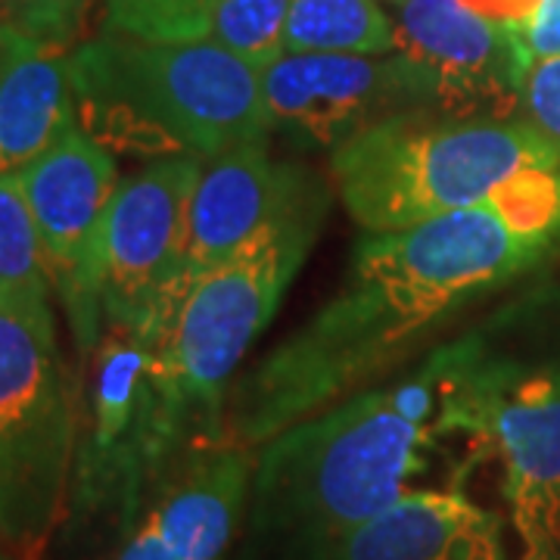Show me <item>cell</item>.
<instances>
[{"label": "cell", "instance_id": "cell-1", "mask_svg": "<svg viewBox=\"0 0 560 560\" xmlns=\"http://www.w3.org/2000/svg\"><path fill=\"white\" fill-rule=\"evenodd\" d=\"M548 249L511 231L489 206L396 234H368L337 296L228 396L231 445H261L349 399L464 305L529 271Z\"/></svg>", "mask_w": 560, "mask_h": 560}, {"label": "cell", "instance_id": "cell-2", "mask_svg": "<svg viewBox=\"0 0 560 560\" xmlns=\"http://www.w3.org/2000/svg\"><path fill=\"white\" fill-rule=\"evenodd\" d=\"M474 349H436L418 371L383 389H361L265 442L253 492L261 526L327 545L405 495L442 436V408Z\"/></svg>", "mask_w": 560, "mask_h": 560}, {"label": "cell", "instance_id": "cell-3", "mask_svg": "<svg viewBox=\"0 0 560 560\" xmlns=\"http://www.w3.org/2000/svg\"><path fill=\"white\" fill-rule=\"evenodd\" d=\"M79 125L103 147L131 153L215 160L268 140L261 69L215 40L103 38L69 54Z\"/></svg>", "mask_w": 560, "mask_h": 560}, {"label": "cell", "instance_id": "cell-4", "mask_svg": "<svg viewBox=\"0 0 560 560\" xmlns=\"http://www.w3.org/2000/svg\"><path fill=\"white\" fill-rule=\"evenodd\" d=\"M560 150L526 119L420 109L346 140L330 178L364 234H396L489 200Z\"/></svg>", "mask_w": 560, "mask_h": 560}, {"label": "cell", "instance_id": "cell-5", "mask_svg": "<svg viewBox=\"0 0 560 560\" xmlns=\"http://www.w3.org/2000/svg\"><path fill=\"white\" fill-rule=\"evenodd\" d=\"M324 215L327 209H315L261 231L180 293L160 337L147 342L150 460L162 458L190 423L206 427L221 418L224 386L275 318Z\"/></svg>", "mask_w": 560, "mask_h": 560}, {"label": "cell", "instance_id": "cell-6", "mask_svg": "<svg viewBox=\"0 0 560 560\" xmlns=\"http://www.w3.org/2000/svg\"><path fill=\"white\" fill-rule=\"evenodd\" d=\"M75 433L54 318L0 312V541L20 558H38L66 511Z\"/></svg>", "mask_w": 560, "mask_h": 560}, {"label": "cell", "instance_id": "cell-7", "mask_svg": "<svg viewBox=\"0 0 560 560\" xmlns=\"http://www.w3.org/2000/svg\"><path fill=\"white\" fill-rule=\"evenodd\" d=\"M442 433H467L499 452L521 560L558 558L560 355H492L474 337L442 408Z\"/></svg>", "mask_w": 560, "mask_h": 560}, {"label": "cell", "instance_id": "cell-8", "mask_svg": "<svg viewBox=\"0 0 560 560\" xmlns=\"http://www.w3.org/2000/svg\"><path fill=\"white\" fill-rule=\"evenodd\" d=\"M202 160L162 156L119 180L103 221V315L116 334L153 342L184 293L187 206Z\"/></svg>", "mask_w": 560, "mask_h": 560}, {"label": "cell", "instance_id": "cell-9", "mask_svg": "<svg viewBox=\"0 0 560 560\" xmlns=\"http://www.w3.org/2000/svg\"><path fill=\"white\" fill-rule=\"evenodd\" d=\"M271 131L308 150H340L383 121L442 109L433 79L401 54H280L261 69Z\"/></svg>", "mask_w": 560, "mask_h": 560}, {"label": "cell", "instance_id": "cell-10", "mask_svg": "<svg viewBox=\"0 0 560 560\" xmlns=\"http://www.w3.org/2000/svg\"><path fill=\"white\" fill-rule=\"evenodd\" d=\"M20 178L38 231L40 256L69 315L72 334L88 352L101 340L103 221L119 187L113 153L81 125L28 162Z\"/></svg>", "mask_w": 560, "mask_h": 560}, {"label": "cell", "instance_id": "cell-11", "mask_svg": "<svg viewBox=\"0 0 560 560\" xmlns=\"http://www.w3.org/2000/svg\"><path fill=\"white\" fill-rule=\"evenodd\" d=\"M330 194L315 172L278 162L268 140L241 143L200 165L187 206L184 290L241 253L261 231L280 221L327 209Z\"/></svg>", "mask_w": 560, "mask_h": 560}, {"label": "cell", "instance_id": "cell-12", "mask_svg": "<svg viewBox=\"0 0 560 560\" xmlns=\"http://www.w3.org/2000/svg\"><path fill=\"white\" fill-rule=\"evenodd\" d=\"M396 54L418 62L445 113L517 119L526 62L514 38L460 0L396 3Z\"/></svg>", "mask_w": 560, "mask_h": 560}, {"label": "cell", "instance_id": "cell-13", "mask_svg": "<svg viewBox=\"0 0 560 560\" xmlns=\"http://www.w3.org/2000/svg\"><path fill=\"white\" fill-rule=\"evenodd\" d=\"M320 560H504L499 521L458 489L405 492L320 545Z\"/></svg>", "mask_w": 560, "mask_h": 560}, {"label": "cell", "instance_id": "cell-14", "mask_svg": "<svg viewBox=\"0 0 560 560\" xmlns=\"http://www.w3.org/2000/svg\"><path fill=\"white\" fill-rule=\"evenodd\" d=\"M75 125L69 54L0 28V172H22Z\"/></svg>", "mask_w": 560, "mask_h": 560}, {"label": "cell", "instance_id": "cell-15", "mask_svg": "<svg viewBox=\"0 0 560 560\" xmlns=\"http://www.w3.org/2000/svg\"><path fill=\"white\" fill-rule=\"evenodd\" d=\"M253 464L241 445L197 460L147 521L180 560H221L249 489Z\"/></svg>", "mask_w": 560, "mask_h": 560}, {"label": "cell", "instance_id": "cell-16", "mask_svg": "<svg viewBox=\"0 0 560 560\" xmlns=\"http://www.w3.org/2000/svg\"><path fill=\"white\" fill-rule=\"evenodd\" d=\"M147 342L128 334H116L103 346L97 386H94V436H91V470H101L106 460L125 464L121 442L135 440L140 458L147 455Z\"/></svg>", "mask_w": 560, "mask_h": 560}, {"label": "cell", "instance_id": "cell-17", "mask_svg": "<svg viewBox=\"0 0 560 560\" xmlns=\"http://www.w3.org/2000/svg\"><path fill=\"white\" fill-rule=\"evenodd\" d=\"M396 20L381 0H290L283 54H393Z\"/></svg>", "mask_w": 560, "mask_h": 560}, {"label": "cell", "instance_id": "cell-18", "mask_svg": "<svg viewBox=\"0 0 560 560\" xmlns=\"http://www.w3.org/2000/svg\"><path fill=\"white\" fill-rule=\"evenodd\" d=\"M0 312L47 320L50 275L16 172H0Z\"/></svg>", "mask_w": 560, "mask_h": 560}, {"label": "cell", "instance_id": "cell-19", "mask_svg": "<svg viewBox=\"0 0 560 560\" xmlns=\"http://www.w3.org/2000/svg\"><path fill=\"white\" fill-rule=\"evenodd\" d=\"M215 0H103L106 35L156 44L209 38Z\"/></svg>", "mask_w": 560, "mask_h": 560}, {"label": "cell", "instance_id": "cell-20", "mask_svg": "<svg viewBox=\"0 0 560 560\" xmlns=\"http://www.w3.org/2000/svg\"><path fill=\"white\" fill-rule=\"evenodd\" d=\"M290 0H215L209 40L265 69L283 54Z\"/></svg>", "mask_w": 560, "mask_h": 560}, {"label": "cell", "instance_id": "cell-21", "mask_svg": "<svg viewBox=\"0 0 560 560\" xmlns=\"http://www.w3.org/2000/svg\"><path fill=\"white\" fill-rule=\"evenodd\" d=\"M84 16L88 0H0L3 32L62 54L75 47Z\"/></svg>", "mask_w": 560, "mask_h": 560}, {"label": "cell", "instance_id": "cell-22", "mask_svg": "<svg viewBox=\"0 0 560 560\" xmlns=\"http://www.w3.org/2000/svg\"><path fill=\"white\" fill-rule=\"evenodd\" d=\"M523 119L560 150V57L533 62L521 88Z\"/></svg>", "mask_w": 560, "mask_h": 560}, {"label": "cell", "instance_id": "cell-23", "mask_svg": "<svg viewBox=\"0 0 560 560\" xmlns=\"http://www.w3.org/2000/svg\"><path fill=\"white\" fill-rule=\"evenodd\" d=\"M526 69L533 62L560 57V0H539L536 13L514 35Z\"/></svg>", "mask_w": 560, "mask_h": 560}, {"label": "cell", "instance_id": "cell-24", "mask_svg": "<svg viewBox=\"0 0 560 560\" xmlns=\"http://www.w3.org/2000/svg\"><path fill=\"white\" fill-rule=\"evenodd\" d=\"M119 560H180L165 539H162L160 533H156V526L150 521L140 523V529L128 539V545L121 548Z\"/></svg>", "mask_w": 560, "mask_h": 560}, {"label": "cell", "instance_id": "cell-25", "mask_svg": "<svg viewBox=\"0 0 560 560\" xmlns=\"http://www.w3.org/2000/svg\"><path fill=\"white\" fill-rule=\"evenodd\" d=\"M381 3H393V7H396V3H401V0H381Z\"/></svg>", "mask_w": 560, "mask_h": 560}, {"label": "cell", "instance_id": "cell-26", "mask_svg": "<svg viewBox=\"0 0 560 560\" xmlns=\"http://www.w3.org/2000/svg\"><path fill=\"white\" fill-rule=\"evenodd\" d=\"M548 560H560V558H548Z\"/></svg>", "mask_w": 560, "mask_h": 560}, {"label": "cell", "instance_id": "cell-27", "mask_svg": "<svg viewBox=\"0 0 560 560\" xmlns=\"http://www.w3.org/2000/svg\"><path fill=\"white\" fill-rule=\"evenodd\" d=\"M0 560H7V558H3V555H0Z\"/></svg>", "mask_w": 560, "mask_h": 560}]
</instances>
